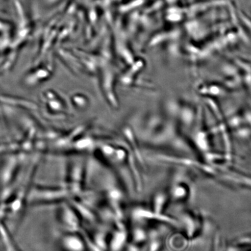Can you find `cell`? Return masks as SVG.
<instances>
[{
	"label": "cell",
	"instance_id": "6da1fadb",
	"mask_svg": "<svg viewBox=\"0 0 251 251\" xmlns=\"http://www.w3.org/2000/svg\"><path fill=\"white\" fill-rule=\"evenodd\" d=\"M61 246L68 251H81L83 249V243L76 235H67L60 241Z\"/></svg>",
	"mask_w": 251,
	"mask_h": 251
}]
</instances>
